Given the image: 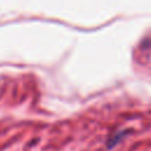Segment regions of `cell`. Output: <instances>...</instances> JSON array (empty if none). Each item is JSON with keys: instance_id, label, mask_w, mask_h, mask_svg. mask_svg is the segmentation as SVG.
<instances>
[{"instance_id": "6da1fadb", "label": "cell", "mask_w": 151, "mask_h": 151, "mask_svg": "<svg viewBox=\"0 0 151 151\" xmlns=\"http://www.w3.org/2000/svg\"><path fill=\"white\" fill-rule=\"evenodd\" d=\"M127 132H119V133H114V136H112V138H110L109 139V144H107V146L109 147H112V146H114L125 134H126Z\"/></svg>"}]
</instances>
